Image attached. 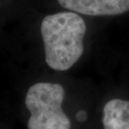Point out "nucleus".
<instances>
[{"mask_svg":"<svg viewBox=\"0 0 129 129\" xmlns=\"http://www.w3.org/2000/svg\"><path fill=\"white\" fill-rule=\"evenodd\" d=\"M57 2L77 14L94 16L118 15L129 11V0H57Z\"/></svg>","mask_w":129,"mask_h":129,"instance_id":"3","label":"nucleus"},{"mask_svg":"<svg viewBox=\"0 0 129 129\" xmlns=\"http://www.w3.org/2000/svg\"><path fill=\"white\" fill-rule=\"evenodd\" d=\"M104 129H129V101L113 99L103 107Z\"/></svg>","mask_w":129,"mask_h":129,"instance_id":"4","label":"nucleus"},{"mask_svg":"<svg viewBox=\"0 0 129 129\" xmlns=\"http://www.w3.org/2000/svg\"><path fill=\"white\" fill-rule=\"evenodd\" d=\"M86 118H87V114L84 111H79L78 115H77V119H78V121H84L86 120Z\"/></svg>","mask_w":129,"mask_h":129,"instance_id":"5","label":"nucleus"},{"mask_svg":"<svg viewBox=\"0 0 129 129\" xmlns=\"http://www.w3.org/2000/svg\"><path fill=\"white\" fill-rule=\"evenodd\" d=\"M47 65L55 71L74 66L83 54L86 25L75 12H62L45 16L40 26Z\"/></svg>","mask_w":129,"mask_h":129,"instance_id":"1","label":"nucleus"},{"mask_svg":"<svg viewBox=\"0 0 129 129\" xmlns=\"http://www.w3.org/2000/svg\"><path fill=\"white\" fill-rule=\"evenodd\" d=\"M65 90L59 83L37 82L28 89L25 105L30 112L28 129H71L62 110Z\"/></svg>","mask_w":129,"mask_h":129,"instance_id":"2","label":"nucleus"}]
</instances>
